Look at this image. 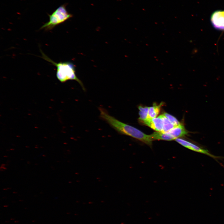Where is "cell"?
<instances>
[{
	"label": "cell",
	"mask_w": 224,
	"mask_h": 224,
	"mask_svg": "<svg viewBox=\"0 0 224 224\" xmlns=\"http://www.w3.org/2000/svg\"><path fill=\"white\" fill-rule=\"evenodd\" d=\"M100 117L119 133L136 139L151 146L153 141L150 135H147L138 129L124 123L109 114L105 109L99 107Z\"/></svg>",
	"instance_id": "cell-1"
},
{
	"label": "cell",
	"mask_w": 224,
	"mask_h": 224,
	"mask_svg": "<svg viewBox=\"0 0 224 224\" xmlns=\"http://www.w3.org/2000/svg\"><path fill=\"white\" fill-rule=\"evenodd\" d=\"M41 53L43 59L51 63L56 67V76L60 82L63 83L69 80H75L79 83L83 90L85 91L82 82L76 76L75 65L73 63L69 62L57 63L52 60L43 52Z\"/></svg>",
	"instance_id": "cell-2"
},
{
	"label": "cell",
	"mask_w": 224,
	"mask_h": 224,
	"mask_svg": "<svg viewBox=\"0 0 224 224\" xmlns=\"http://www.w3.org/2000/svg\"><path fill=\"white\" fill-rule=\"evenodd\" d=\"M66 6L65 4L61 5L51 14L49 15V21L43 25L40 29H44L47 31L51 30L57 25L71 18L72 15L68 12Z\"/></svg>",
	"instance_id": "cell-3"
},
{
	"label": "cell",
	"mask_w": 224,
	"mask_h": 224,
	"mask_svg": "<svg viewBox=\"0 0 224 224\" xmlns=\"http://www.w3.org/2000/svg\"><path fill=\"white\" fill-rule=\"evenodd\" d=\"M210 21L215 29L224 31V10H217L212 12L210 16Z\"/></svg>",
	"instance_id": "cell-4"
},
{
	"label": "cell",
	"mask_w": 224,
	"mask_h": 224,
	"mask_svg": "<svg viewBox=\"0 0 224 224\" xmlns=\"http://www.w3.org/2000/svg\"><path fill=\"white\" fill-rule=\"evenodd\" d=\"M175 141L184 147L193 151L205 154L213 158L219 157L211 154L207 150L203 149L198 146L181 138H177Z\"/></svg>",
	"instance_id": "cell-5"
},
{
	"label": "cell",
	"mask_w": 224,
	"mask_h": 224,
	"mask_svg": "<svg viewBox=\"0 0 224 224\" xmlns=\"http://www.w3.org/2000/svg\"><path fill=\"white\" fill-rule=\"evenodd\" d=\"M143 123L156 131L160 132H162L163 131V121L160 116L157 118L148 119Z\"/></svg>",
	"instance_id": "cell-6"
},
{
	"label": "cell",
	"mask_w": 224,
	"mask_h": 224,
	"mask_svg": "<svg viewBox=\"0 0 224 224\" xmlns=\"http://www.w3.org/2000/svg\"><path fill=\"white\" fill-rule=\"evenodd\" d=\"M188 133V132L186 129L184 125L180 124L165 133L172 136L175 139L177 138L185 136Z\"/></svg>",
	"instance_id": "cell-7"
},
{
	"label": "cell",
	"mask_w": 224,
	"mask_h": 224,
	"mask_svg": "<svg viewBox=\"0 0 224 224\" xmlns=\"http://www.w3.org/2000/svg\"><path fill=\"white\" fill-rule=\"evenodd\" d=\"M153 140H163L166 141H171L175 140V139L166 133H163L160 132H154L150 135Z\"/></svg>",
	"instance_id": "cell-8"
},
{
	"label": "cell",
	"mask_w": 224,
	"mask_h": 224,
	"mask_svg": "<svg viewBox=\"0 0 224 224\" xmlns=\"http://www.w3.org/2000/svg\"><path fill=\"white\" fill-rule=\"evenodd\" d=\"M163 103L162 102L159 105L154 104L153 106L149 107L148 112V119L156 118L159 114L161 108L163 105Z\"/></svg>",
	"instance_id": "cell-9"
},
{
	"label": "cell",
	"mask_w": 224,
	"mask_h": 224,
	"mask_svg": "<svg viewBox=\"0 0 224 224\" xmlns=\"http://www.w3.org/2000/svg\"><path fill=\"white\" fill-rule=\"evenodd\" d=\"M159 116L162 119L163 123V129L161 133H167L176 127L172 124L163 114Z\"/></svg>",
	"instance_id": "cell-10"
},
{
	"label": "cell",
	"mask_w": 224,
	"mask_h": 224,
	"mask_svg": "<svg viewBox=\"0 0 224 224\" xmlns=\"http://www.w3.org/2000/svg\"><path fill=\"white\" fill-rule=\"evenodd\" d=\"M149 108L142 106H140L138 107L139 110V120L143 123L148 119Z\"/></svg>",
	"instance_id": "cell-11"
},
{
	"label": "cell",
	"mask_w": 224,
	"mask_h": 224,
	"mask_svg": "<svg viewBox=\"0 0 224 224\" xmlns=\"http://www.w3.org/2000/svg\"><path fill=\"white\" fill-rule=\"evenodd\" d=\"M163 114L168 119L169 121L173 125L177 126L181 124L174 116L166 113H165Z\"/></svg>",
	"instance_id": "cell-12"
},
{
	"label": "cell",
	"mask_w": 224,
	"mask_h": 224,
	"mask_svg": "<svg viewBox=\"0 0 224 224\" xmlns=\"http://www.w3.org/2000/svg\"><path fill=\"white\" fill-rule=\"evenodd\" d=\"M0 168H2L5 170H7V168L6 167H5L4 166H1Z\"/></svg>",
	"instance_id": "cell-13"
},
{
	"label": "cell",
	"mask_w": 224,
	"mask_h": 224,
	"mask_svg": "<svg viewBox=\"0 0 224 224\" xmlns=\"http://www.w3.org/2000/svg\"><path fill=\"white\" fill-rule=\"evenodd\" d=\"M0 171H4L5 170H4V169H2V168H0Z\"/></svg>",
	"instance_id": "cell-14"
},
{
	"label": "cell",
	"mask_w": 224,
	"mask_h": 224,
	"mask_svg": "<svg viewBox=\"0 0 224 224\" xmlns=\"http://www.w3.org/2000/svg\"><path fill=\"white\" fill-rule=\"evenodd\" d=\"M6 166V164H2L1 165V166Z\"/></svg>",
	"instance_id": "cell-15"
},
{
	"label": "cell",
	"mask_w": 224,
	"mask_h": 224,
	"mask_svg": "<svg viewBox=\"0 0 224 224\" xmlns=\"http://www.w3.org/2000/svg\"><path fill=\"white\" fill-rule=\"evenodd\" d=\"M13 193L14 194H16L17 193V192L16 191H14L13 192Z\"/></svg>",
	"instance_id": "cell-16"
},
{
	"label": "cell",
	"mask_w": 224,
	"mask_h": 224,
	"mask_svg": "<svg viewBox=\"0 0 224 224\" xmlns=\"http://www.w3.org/2000/svg\"><path fill=\"white\" fill-rule=\"evenodd\" d=\"M10 160H7V163H9L10 162Z\"/></svg>",
	"instance_id": "cell-17"
},
{
	"label": "cell",
	"mask_w": 224,
	"mask_h": 224,
	"mask_svg": "<svg viewBox=\"0 0 224 224\" xmlns=\"http://www.w3.org/2000/svg\"><path fill=\"white\" fill-rule=\"evenodd\" d=\"M3 189V190H8V189L7 188H4Z\"/></svg>",
	"instance_id": "cell-18"
},
{
	"label": "cell",
	"mask_w": 224,
	"mask_h": 224,
	"mask_svg": "<svg viewBox=\"0 0 224 224\" xmlns=\"http://www.w3.org/2000/svg\"><path fill=\"white\" fill-rule=\"evenodd\" d=\"M27 163L28 164H30V161H27Z\"/></svg>",
	"instance_id": "cell-19"
},
{
	"label": "cell",
	"mask_w": 224,
	"mask_h": 224,
	"mask_svg": "<svg viewBox=\"0 0 224 224\" xmlns=\"http://www.w3.org/2000/svg\"><path fill=\"white\" fill-rule=\"evenodd\" d=\"M3 157H4L7 158V157H8V156H6V155H4V156H3Z\"/></svg>",
	"instance_id": "cell-20"
},
{
	"label": "cell",
	"mask_w": 224,
	"mask_h": 224,
	"mask_svg": "<svg viewBox=\"0 0 224 224\" xmlns=\"http://www.w3.org/2000/svg\"><path fill=\"white\" fill-rule=\"evenodd\" d=\"M7 189H11V188H10V187H7Z\"/></svg>",
	"instance_id": "cell-21"
},
{
	"label": "cell",
	"mask_w": 224,
	"mask_h": 224,
	"mask_svg": "<svg viewBox=\"0 0 224 224\" xmlns=\"http://www.w3.org/2000/svg\"><path fill=\"white\" fill-rule=\"evenodd\" d=\"M42 156H43V157H46V155H42Z\"/></svg>",
	"instance_id": "cell-22"
},
{
	"label": "cell",
	"mask_w": 224,
	"mask_h": 224,
	"mask_svg": "<svg viewBox=\"0 0 224 224\" xmlns=\"http://www.w3.org/2000/svg\"><path fill=\"white\" fill-rule=\"evenodd\" d=\"M51 167L53 169V170H54V169L53 168V166H51Z\"/></svg>",
	"instance_id": "cell-23"
},
{
	"label": "cell",
	"mask_w": 224,
	"mask_h": 224,
	"mask_svg": "<svg viewBox=\"0 0 224 224\" xmlns=\"http://www.w3.org/2000/svg\"><path fill=\"white\" fill-rule=\"evenodd\" d=\"M10 150H14V149H11Z\"/></svg>",
	"instance_id": "cell-24"
},
{
	"label": "cell",
	"mask_w": 224,
	"mask_h": 224,
	"mask_svg": "<svg viewBox=\"0 0 224 224\" xmlns=\"http://www.w3.org/2000/svg\"><path fill=\"white\" fill-rule=\"evenodd\" d=\"M35 165H38L37 163H35Z\"/></svg>",
	"instance_id": "cell-25"
},
{
	"label": "cell",
	"mask_w": 224,
	"mask_h": 224,
	"mask_svg": "<svg viewBox=\"0 0 224 224\" xmlns=\"http://www.w3.org/2000/svg\"><path fill=\"white\" fill-rule=\"evenodd\" d=\"M19 201H23V200H20Z\"/></svg>",
	"instance_id": "cell-26"
},
{
	"label": "cell",
	"mask_w": 224,
	"mask_h": 224,
	"mask_svg": "<svg viewBox=\"0 0 224 224\" xmlns=\"http://www.w3.org/2000/svg\"><path fill=\"white\" fill-rule=\"evenodd\" d=\"M4 207H7L8 206H7V205H4Z\"/></svg>",
	"instance_id": "cell-27"
},
{
	"label": "cell",
	"mask_w": 224,
	"mask_h": 224,
	"mask_svg": "<svg viewBox=\"0 0 224 224\" xmlns=\"http://www.w3.org/2000/svg\"><path fill=\"white\" fill-rule=\"evenodd\" d=\"M40 193L41 194H42V192H41Z\"/></svg>",
	"instance_id": "cell-28"
},
{
	"label": "cell",
	"mask_w": 224,
	"mask_h": 224,
	"mask_svg": "<svg viewBox=\"0 0 224 224\" xmlns=\"http://www.w3.org/2000/svg\"><path fill=\"white\" fill-rule=\"evenodd\" d=\"M23 160V159H21V160Z\"/></svg>",
	"instance_id": "cell-29"
}]
</instances>
